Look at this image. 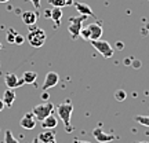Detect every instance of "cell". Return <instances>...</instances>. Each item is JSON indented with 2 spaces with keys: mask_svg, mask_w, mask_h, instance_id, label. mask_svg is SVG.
<instances>
[{
  "mask_svg": "<svg viewBox=\"0 0 149 143\" xmlns=\"http://www.w3.org/2000/svg\"><path fill=\"white\" fill-rule=\"evenodd\" d=\"M55 111H57L58 117L61 118V121L64 122L66 132H72L73 131V127L70 125V117H72V113H73V105H72V102L69 99L65 101L64 103H61V105L57 106Z\"/></svg>",
  "mask_w": 149,
  "mask_h": 143,
  "instance_id": "1",
  "label": "cell"
},
{
  "mask_svg": "<svg viewBox=\"0 0 149 143\" xmlns=\"http://www.w3.org/2000/svg\"><path fill=\"white\" fill-rule=\"evenodd\" d=\"M26 39L32 47L39 48V47H42L43 44H44V41H46V32L35 23V25L29 26V32H28Z\"/></svg>",
  "mask_w": 149,
  "mask_h": 143,
  "instance_id": "2",
  "label": "cell"
},
{
  "mask_svg": "<svg viewBox=\"0 0 149 143\" xmlns=\"http://www.w3.org/2000/svg\"><path fill=\"white\" fill-rule=\"evenodd\" d=\"M87 19L86 15H79V17H70L69 23H68V32H69L72 39H77L80 35V30L83 28V22Z\"/></svg>",
  "mask_w": 149,
  "mask_h": 143,
  "instance_id": "3",
  "label": "cell"
},
{
  "mask_svg": "<svg viewBox=\"0 0 149 143\" xmlns=\"http://www.w3.org/2000/svg\"><path fill=\"white\" fill-rule=\"evenodd\" d=\"M54 110V105L51 102H44V103H40L32 109L33 116L36 117L37 121H43L47 116H50Z\"/></svg>",
  "mask_w": 149,
  "mask_h": 143,
  "instance_id": "4",
  "label": "cell"
},
{
  "mask_svg": "<svg viewBox=\"0 0 149 143\" xmlns=\"http://www.w3.org/2000/svg\"><path fill=\"white\" fill-rule=\"evenodd\" d=\"M91 46L95 48L104 58L108 59L113 55V48H112L111 44L108 41H105V40H101V39H98V40H91Z\"/></svg>",
  "mask_w": 149,
  "mask_h": 143,
  "instance_id": "5",
  "label": "cell"
},
{
  "mask_svg": "<svg viewBox=\"0 0 149 143\" xmlns=\"http://www.w3.org/2000/svg\"><path fill=\"white\" fill-rule=\"evenodd\" d=\"M59 83V74L57 72H48L46 74V79L43 81V85H42V90L43 91H47L50 88H53L55 85Z\"/></svg>",
  "mask_w": 149,
  "mask_h": 143,
  "instance_id": "6",
  "label": "cell"
},
{
  "mask_svg": "<svg viewBox=\"0 0 149 143\" xmlns=\"http://www.w3.org/2000/svg\"><path fill=\"white\" fill-rule=\"evenodd\" d=\"M4 83H6V85H7V88L15 90V88H19L21 85H24V80L18 79V76H17L15 73H6Z\"/></svg>",
  "mask_w": 149,
  "mask_h": 143,
  "instance_id": "7",
  "label": "cell"
},
{
  "mask_svg": "<svg viewBox=\"0 0 149 143\" xmlns=\"http://www.w3.org/2000/svg\"><path fill=\"white\" fill-rule=\"evenodd\" d=\"M87 30H88V35H90V41L91 40H98V39H101L102 33H104L102 25L98 21L91 22L90 25L87 26Z\"/></svg>",
  "mask_w": 149,
  "mask_h": 143,
  "instance_id": "8",
  "label": "cell"
},
{
  "mask_svg": "<svg viewBox=\"0 0 149 143\" xmlns=\"http://www.w3.org/2000/svg\"><path fill=\"white\" fill-rule=\"evenodd\" d=\"M93 135H94V138L97 139V142H100V143H108V142H111V140H113V139L116 138L113 133L104 132L102 128H94Z\"/></svg>",
  "mask_w": 149,
  "mask_h": 143,
  "instance_id": "9",
  "label": "cell"
},
{
  "mask_svg": "<svg viewBox=\"0 0 149 143\" xmlns=\"http://www.w3.org/2000/svg\"><path fill=\"white\" fill-rule=\"evenodd\" d=\"M36 117L33 116V113H25L24 117L21 118V121H19V125L22 128H25V129H33V128L36 127Z\"/></svg>",
  "mask_w": 149,
  "mask_h": 143,
  "instance_id": "10",
  "label": "cell"
},
{
  "mask_svg": "<svg viewBox=\"0 0 149 143\" xmlns=\"http://www.w3.org/2000/svg\"><path fill=\"white\" fill-rule=\"evenodd\" d=\"M40 143H57V138H55V132L53 129H43V132L37 136Z\"/></svg>",
  "mask_w": 149,
  "mask_h": 143,
  "instance_id": "11",
  "label": "cell"
},
{
  "mask_svg": "<svg viewBox=\"0 0 149 143\" xmlns=\"http://www.w3.org/2000/svg\"><path fill=\"white\" fill-rule=\"evenodd\" d=\"M21 18H22V22L31 26V25H35L37 22V14L35 11H24L21 14Z\"/></svg>",
  "mask_w": 149,
  "mask_h": 143,
  "instance_id": "12",
  "label": "cell"
},
{
  "mask_svg": "<svg viewBox=\"0 0 149 143\" xmlns=\"http://www.w3.org/2000/svg\"><path fill=\"white\" fill-rule=\"evenodd\" d=\"M74 8L80 12V15H86V17H95L94 12L91 10L90 6H87L86 3H74Z\"/></svg>",
  "mask_w": 149,
  "mask_h": 143,
  "instance_id": "13",
  "label": "cell"
},
{
  "mask_svg": "<svg viewBox=\"0 0 149 143\" xmlns=\"http://www.w3.org/2000/svg\"><path fill=\"white\" fill-rule=\"evenodd\" d=\"M57 124H58L57 117H54L53 114H50V116H47L42 121V128L43 129H54V128L57 127Z\"/></svg>",
  "mask_w": 149,
  "mask_h": 143,
  "instance_id": "14",
  "label": "cell"
},
{
  "mask_svg": "<svg viewBox=\"0 0 149 143\" xmlns=\"http://www.w3.org/2000/svg\"><path fill=\"white\" fill-rule=\"evenodd\" d=\"M15 101V91L14 90H6L4 94H3V102H4V106L6 107H10L13 106V103Z\"/></svg>",
  "mask_w": 149,
  "mask_h": 143,
  "instance_id": "15",
  "label": "cell"
},
{
  "mask_svg": "<svg viewBox=\"0 0 149 143\" xmlns=\"http://www.w3.org/2000/svg\"><path fill=\"white\" fill-rule=\"evenodd\" d=\"M22 80H24V84H33V83H36L37 80V73L32 72V70H28V72L24 73Z\"/></svg>",
  "mask_w": 149,
  "mask_h": 143,
  "instance_id": "16",
  "label": "cell"
},
{
  "mask_svg": "<svg viewBox=\"0 0 149 143\" xmlns=\"http://www.w3.org/2000/svg\"><path fill=\"white\" fill-rule=\"evenodd\" d=\"M50 18H51L55 23H59L61 18H62V8H59V7H54L53 10H50Z\"/></svg>",
  "mask_w": 149,
  "mask_h": 143,
  "instance_id": "17",
  "label": "cell"
},
{
  "mask_svg": "<svg viewBox=\"0 0 149 143\" xmlns=\"http://www.w3.org/2000/svg\"><path fill=\"white\" fill-rule=\"evenodd\" d=\"M17 35H18V32L14 30L13 28H10V29H8V32H7V35H6V40H7L8 43H11V44H14V40H15Z\"/></svg>",
  "mask_w": 149,
  "mask_h": 143,
  "instance_id": "18",
  "label": "cell"
},
{
  "mask_svg": "<svg viewBox=\"0 0 149 143\" xmlns=\"http://www.w3.org/2000/svg\"><path fill=\"white\" fill-rule=\"evenodd\" d=\"M4 143H19L18 142V139L14 138V135L11 133V131H6L4 132Z\"/></svg>",
  "mask_w": 149,
  "mask_h": 143,
  "instance_id": "19",
  "label": "cell"
},
{
  "mask_svg": "<svg viewBox=\"0 0 149 143\" xmlns=\"http://www.w3.org/2000/svg\"><path fill=\"white\" fill-rule=\"evenodd\" d=\"M126 98H127V94H126L124 90H117L116 92H115V99H116L117 102H123Z\"/></svg>",
  "mask_w": 149,
  "mask_h": 143,
  "instance_id": "20",
  "label": "cell"
},
{
  "mask_svg": "<svg viewBox=\"0 0 149 143\" xmlns=\"http://www.w3.org/2000/svg\"><path fill=\"white\" fill-rule=\"evenodd\" d=\"M135 121L139 122L141 125L149 127V116H135Z\"/></svg>",
  "mask_w": 149,
  "mask_h": 143,
  "instance_id": "21",
  "label": "cell"
},
{
  "mask_svg": "<svg viewBox=\"0 0 149 143\" xmlns=\"http://www.w3.org/2000/svg\"><path fill=\"white\" fill-rule=\"evenodd\" d=\"M48 3L53 6V7H59L62 8L66 6V0H48Z\"/></svg>",
  "mask_w": 149,
  "mask_h": 143,
  "instance_id": "22",
  "label": "cell"
},
{
  "mask_svg": "<svg viewBox=\"0 0 149 143\" xmlns=\"http://www.w3.org/2000/svg\"><path fill=\"white\" fill-rule=\"evenodd\" d=\"M79 37H81L83 40H87V41L90 40V35H88V30H87V28H81Z\"/></svg>",
  "mask_w": 149,
  "mask_h": 143,
  "instance_id": "23",
  "label": "cell"
},
{
  "mask_svg": "<svg viewBox=\"0 0 149 143\" xmlns=\"http://www.w3.org/2000/svg\"><path fill=\"white\" fill-rule=\"evenodd\" d=\"M25 41V37L22 36V35H19V33H18V35H17L15 36V40H14V44H17V46H21L22 43Z\"/></svg>",
  "mask_w": 149,
  "mask_h": 143,
  "instance_id": "24",
  "label": "cell"
},
{
  "mask_svg": "<svg viewBox=\"0 0 149 143\" xmlns=\"http://www.w3.org/2000/svg\"><path fill=\"white\" fill-rule=\"evenodd\" d=\"M28 1H31L33 6H35V8H40V0H28Z\"/></svg>",
  "mask_w": 149,
  "mask_h": 143,
  "instance_id": "25",
  "label": "cell"
},
{
  "mask_svg": "<svg viewBox=\"0 0 149 143\" xmlns=\"http://www.w3.org/2000/svg\"><path fill=\"white\" fill-rule=\"evenodd\" d=\"M48 98H50V95H48L47 92L44 91V92H43V94H42V99H43V101H46V102H47V99H48Z\"/></svg>",
  "mask_w": 149,
  "mask_h": 143,
  "instance_id": "26",
  "label": "cell"
},
{
  "mask_svg": "<svg viewBox=\"0 0 149 143\" xmlns=\"http://www.w3.org/2000/svg\"><path fill=\"white\" fill-rule=\"evenodd\" d=\"M73 143H91V142H87V140H80V139H73Z\"/></svg>",
  "mask_w": 149,
  "mask_h": 143,
  "instance_id": "27",
  "label": "cell"
},
{
  "mask_svg": "<svg viewBox=\"0 0 149 143\" xmlns=\"http://www.w3.org/2000/svg\"><path fill=\"white\" fill-rule=\"evenodd\" d=\"M4 102H3V99H0V111H3L4 110Z\"/></svg>",
  "mask_w": 149,
  "mask_h": 143,
  "instance_id": "28",
  "label": "cell"
},
{
  "mask_svg": "<svg viewBox=\"0 0 149 143\" xmlns=\"http://www.w3.org/2000/svg\"><path fill=\"white\" fill-rule=\"evenodd\" d=\"M116 44H117V46H116L117 50H123V43H122V41H117Z\"/></svg>",
  "mask_w": 149,
  "mask_h": 143,
  "instance_id": "29",
  "label": "cell"
},
{
  "mask_svg": "<svg viewBox=\"0 0 149 143\" xmlns=\"http://www.w3.org/2000/svg\"><path fill=\"white\" fill-rule=\"evenodd\" d=\"M139 66H141V62H138V61L133 64V68H139Z\"/></svg>",
  "mask_w": 149,
  "mask_h": 143,
  "instance_id": "30",
  "label": "cell"
},
{
  "mask_svg": "<svg viewBox=\"0 0 149 143\" xmlns=\"http://www.w3.org/2000/svg\"><path fill=\"white\" fill-rule=\"evenodd\" d=\"M73 4V0H66V6H70Z\"/></svg>",
  "mask_w": 149,
  "mask_h": 143,
  "instance_id": "31",
  "label": "cell"
},
{
  "mask_svg": "<svg viewBox=\"0 0 149 143\" xmlns=\"http://www.w3.org/2000/svg\"><path fill=\"white\" fill-rule=\"evenodd\" d=\"M32 143H40V142H39V139H37V138H35V139L32 140Z\"/></svg>",
  "mask_w": 149,
  "mask_h": 143,
  "instance_id": "32",
  "label": "cell"
},
{
  "mask_svg": "<svg viewBox=\"0 0 149 143\" xmlns=\"http://www.w3.org/2000/svg\"><path fill=\"white\" fill-rule=\"evenodd\" d=\"M46 17H50V10H46Z\"/></svg>",
  "mask_w": 149,
  "mask_h": 143,
  "instance_id": "33",
  "label": "cell"
},
{
  "mask_svg": "<svg viewBox=\"0 0 149 143\" xmlns=\"http://www.w3.org/2000/svg\"><path fill=\"white\" fill-rule=\"evenodd\" d=\"M10 0H0V3H8Z\"/></svg>",
  "mask_w": 149,
  "mask_h": 143,
  "instance_id": "34",
  "label": "cell"
},
{
  "mask_svg": "<svg viewBox=\"0 0 149 143\" xmlns=\"http://www.w3.org/2000/svg\"><path fill=\"white\" fill-rule=\"evenodd\" d=\"M1 48H3V44H1V43H0V50H1Z\"/></svg>",
  "mask_w": 149,
  "mask_h": 143,
  "instance_id": "35",
  "label": "cell"
},
{
  "mask_svg": "<svg viewBox=\"0 0 149 143\" xmlns=\"http://www.w3.org/2000/svg\"><path fill=\"white\" fill-rule=\"evenodd\" d=\"M137 143H149V142H137Z\"/></svg>",
  "mask_w": 149,
  "mask_h": 143,
  "instance_id": "36",
  "label": "cell"
}]
</instances>
